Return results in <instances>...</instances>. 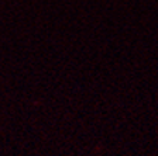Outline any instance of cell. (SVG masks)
Returning <instances> with one entry per match:
<instances>
[]
</instances>
